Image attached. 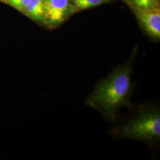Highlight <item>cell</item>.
I'll return each instance as SVG.
<instances>
[{
    "label": "cell",
    "mask_w": 160,
    "mask_h": 160,
    "mask_svg": "<svg viewBox=\"0 0 160 160\" xmlns=\"http://www.w3.org/2000/svg\"><path fill=\"white\" fill-rule=\"evenodd\" d=\"M133 58L118 65L106 78L100 80L84 101L87 106L98 111L109 122L116 120L122 108L130 109L134 105L131 102L136 88L132 78Z\"/></svg>",
    "instance_id": "obj_1"
},
{
    "label": "cell",
    "mask_w": 160,
    "mask_h": 160,
    "mask_svg": "<svg viewBox=\"0 0 160 160\" xmlns=\"http://www.w3.org/2000/svg\"><path fill=\"white\" fill-rule=\"evenodd\" d=\"M132 114L113 128L111 135L117 139L141 141L150 148H157L160 141V110L154 104L133 105Z\"/></svg>",
    "instance_id": "obj_2"
},
{
    "label": "cell",
    "mask_w": 160,
    "mask_h": 160,
    "mask_svg": "<svg viewBox=\"0 0 160 160\" xmlns=\"http://www.w3.org/2000/svg\"><path fill=\"white\" fill-rule=\"evenodd\" d=\"M43 23L54 27L66 19L69 10V0H43Z\"/></svg>",
    "instance_id": "obj_3"
},
{
    "label": "cell",
    "mask_w": 160,
    "mask_h": 160,
    "mask_svg": "<svg viewBox=\"0 0 160 160\" xmlns=\"http://www.w3.org/2000/svg\"><path fill=\"white\" fill-rule=\"evenodd\" d=\"M138 20L144 32L153 40L160 38V11L158 7L139 9L137 8Z\"/></svg>",
    "instance_id": "obj_4"
},
{
    "label": "cell",
    "mask_w": 160,
    "mask_h": 160,
    "mask_svg": "<svg viewBox=\"0 0 160 160\" xmlns=\"http://www.w3.org/2000/svg\"><path fill=\"white\" fill-rule=\"evenodd\" d=\"M23 13L33 20L43 22V0H29Z\"/></svg>",
    "instance_id": "obj_5"
},
{
    "label": "cell",
    "mask_w": 160,
    "mask_h": 160,
    "mask_svg": "<svg viewBox=\"0 0 160 160\" xmlns=\"http://www.w3.org/2000/svg\"><path fill=\"white\" fill-rule=\"evenodd\" d=\"M106 0H73L76 8L84 10L103 3Z\"/></svg>",
    "instance_id": "obj_6"
},
{
    "label": "cell",
    "mask_w": 160,
    "mask_h": 160,
    "mask_svg": "<svg viewBox=\"0 0 160 160\" xmlns=\"http://www.w3.org/2000/svg\"><path fill=\"white\" fill-rule=\"evenodd\" d=\"M29 0H0L2 2L11 6L19 12H24Z\"/></svg>",
    "instance_id": "obj_7"
},
{
    "label": "cell",
    "mask_w": 160,
    "mask_h": 160,
    "mask_svg": "<svg viewBox=\"0 0 160 160\" xmlns=\"http://www.w3.org/2000/svg\"><path fill=\"white\" fill-rule=\"evenodd\" d=\"M137 8L145 9L157 7L158 0H131Z\"/></svg>",
    "instance_id": "obj_8"
}]
</instances>
